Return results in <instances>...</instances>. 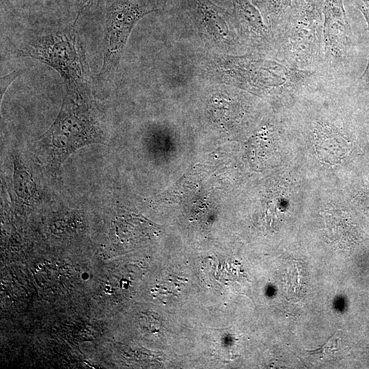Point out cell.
<instances>
[{
  "label": "cell",
  "instance_id": "obj_1",
  "mask_svg": "<svg viewBox=\"0 0 369 369\" xmlns=\"http://www.w3.org/2000/svg\"><path fill=\"white\" fill-rule=\"evenodd\" d=\"M213 57L207 72L221 83L274 102L296 98L325 83L318 72L297 69L273 55L247 52Z\"/></svg>",
  "mask_w": 369,
  "mask_h": 369
},
{
  "label": "cell",
  "instance_id": "obj_2",
  "mask_svg": "<svg viewBox=\"0 0 369 369\" xmlns=\"http://www.w3.org/2000/svg\"><path fill=\"white\" fill-rule=\"evenodd\" d=\"M94 98L66 92L56 120L34 143L38 162L55 175L64 162L78 149L106 140L104 125Z\"/></svg>",
  "mask_w": 369,
  "mask_h": 369
},
{
  "label": "cell",
  "instance_id": "obj_3",
  "mask_svg": "<svg viewBox=\"0 0 369 369\" xmlns=\"http://www.w3.org/2000/svg\"><path fill=\"white\" fill-rule=\"evenodd\" d=\"M323 4L324 0L292 1L274 33L277 58L299 70L318 71Z\"/></svg>",
  "mask_w": 369,
  "mask_h": 369
},
{
  "label": "cell",
  "instance_id": "obj_4",
  "mask_svg": "<svg viewBox=\"0 0 369 369\" xmlns=\"http://www.w3.org/2000/svg\"><path fill=\"white\" fill-rule=\"evenodd\" d=\"M74 25L37 37L17 53L55 69L64 80L66 93L93 98L91 72Z\"/></svg>",
  "mask_w": 369,
  "mask_h": 369
},
{
  "label": "cell",
  "instance_id": "obj_5",
  "mask_svg": "<svg viewBox=\"0 0 369 369\" xmlns=\"http://www.w3.org/2000/svg\"><path fill=\"white\" fill-rule=\"evenodd\" d=\"M318 72L326 83L346 85L354 54L353 34L344 0H324Z\"/></svg>",
  "mask_w": 369,
  "mask_h": 369
},
{
  "label": "cell",
  "instance_id": "obj_6",
  "mask_svg": "<svg viewBox=\"0 0 369 369\" xmlns=\"http://www.w3.org/2000/svg\"><path fill=\"white\" fill-rule=\"evenodd\" d=\"M104 55L99 80L113 77L129 36L146 15L157 10L155 0H105Z\"/></svg>",
  "mask_w": 369,
  "mask_h": 369
},
{
  "label": "cell",
  "instance_id": "obj_7",
  "mask_svg": "<svg viewBox=\"0 0 369 369\" xmlns=\"http://www.w3.org/2000/svg\"><path fill=\"white\" fill-rule=\"evenodd\" d=\"M188 13L200 38L217 52L247 53L233 14L211 0H188Z\"/></svg>",
  "mask_w": 369,
  "mask_h": 369
},
{
  "label": "cell",
  "instance_id": "obj_8",
  "mask_svg": "<svg viewBox=\"0 0 369 369\" xmlns=\"http://www.w3.org/2000/svg\"><path fill=\"white\" fill-rule=\"evenodd\" d=\"M233 15L247 52L276 55L273 33L251 0H232Z\"/></svg>",
  "mask_w": 369,
  "mask_h": 369
},
{
  "label": "cell",
  "instance_id": "obj_9",
  "mask_svg": "<svg viewBox=\"0 0 369 369\" xmlns=\"http://www.w3.org/2000/svg\"><path fill=\"white\" fill-rule=\"evenodd\" d=\"M273 34L293 0H251Z\"/></svg>",
  "mask_w": 369,
  "mask_h": 369
},
{
  "label": "cell",
  "instance_id": "obj_10",
  "mask_svg": "<svg viewBox=\"0 0 369 369\" xmlns=\"http://www.w3.org/2000/svg\"><path fill=\"white\" fill-rule=\"evenodd\" d=\"M351 1L364 15L369 31V0H351ZM354 86L369 90V59L364 72Z\"/></svg>",
  "mask_w": 369,
  "mask_h": 369
},
{
  "label": "cell",
  "instance_id": "obj_11",
  "mask_svg": "<svg viewBox=\"0 0 369 369\" xmlns=\"http://www.w3.org/2000/svg\"><path fill=\"white\" fill-rule=\"evenodd\" d=\"M15 183L16 185L17 192L20 196L24 199L29 200L31 193L28 189L32 190L33 184L31 177L27 174L28 173L25 170H23L19 163L18 165L15 163Z\"/></svg>",
  "mask_w": 369,
  "mask_h": 369
},
{
  "label": "cell",
  "instance_id": "obj_12",
  "mask_svg": "<svg viewBox=\"0 0 369 369\" xmlns=\"http://www.w3.org/2000/svg\"><path fill=\"white\" fill-rule=\"evenodd\" d=\"M338 344L337 339L335 335L332 336L329 340L320 347L312 351H307L309 354L320 357H327V355L332 354L336 349Z\"/></svg>",
  "mask_w": 369,
  "mask_h": 369
},
{
  "label": "cell",
  "instance_id": "obj_13",
  "mask_svg": "<svg viewBox=\"0 0 369 369\" xmlns=\"http://www.w3.org/2000/svg\"><path fill=\"white\" fill-rule=\"evenodd\" d=\"M23 72L20 70H14L9 74H7L3 77L1 78V94H0V98H1V102L2 101V98L8 88V86L10 85V83L21 73Z\"/></svg>",
  "mask_w": 369,
  "mask_h": 369
},
{
  "label": "cell",
  "instance_id": "obj_14",
  "mask_svg": "<svg viewBox=\"0 0 369 369\" xmlns=\"http://www.w3.org/2000/svg\"><path fill=\"white\" fill-rule=\"evenodd\" d=\"M100 0H76L77 16L74 25L78 20L81 13L87 8L91 7L98 3Z\"/></svg>",
  "mask_w": 369,
  "mask_h": 369
},
{
  "label": "cell",
  "instance_id": "obj_15",
  "mask_svg": "<svg viewBox=\"0 0 369 369\" xmlns=\"http://www.w3.org/2000/svg\"><path fill=\"white\" fill-rule=\"evenodd\" d=\"M143 318L144 319L145 322H146L145 327H147V329L149 331L152 333L159 331L161 327V322L158 318L156 316H150Z\"/></svg>",
  "mask_w": 369,
  "mask_h": 369
}]
</instances>
